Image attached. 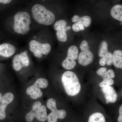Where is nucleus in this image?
Masks as SVG:
<instances>
[{
    "mask_svg": "<svg viewBox=\"0 0 122 122\" xmlns=\"http://www.w3.org/2000/svg\"><path fill=\"white\" fill-rule=\"evenodd\" d=\"M67 22L65 20L58 21L54 25V29L57 31L56 36L58 40L62 42L67 41V36L66 32L71 29L70 26H66Z\"/></svg>",
    "mask_w": 122,
    "mask_h": 122,
    "instance_id": "423d86ee",
    "label": "nucleus"
},
{
    "mask_svg": "<svg viewBox=\"0 0 122 122\" xmlns=\"http://www.w3.org/2000/svg\"><path fill=\"white\" fill-rule=\"evenodd\" d=\"M61 81L66 93L69 96H76L79 93L81 85L74 72L70 71L64 72L62 76Z\"/></svg>",
    "mask_w": 122,
    "mask_h": 122,
    "instance_id": "f03ea898",
    "label": "nucleus"
},
{
    "mask_svg": "<svg viewBox=\"0 0 122 122\" xmlns=\"http://www.w3.org/2000/svg\"><path fill=\"white\" fill-rule=\"evenodd\" d=\"M30 50L33 53L35 57L41 58L42 55H47L50 52L51 46L48 44H42L39 42L32 40L29 44Z\"/></svg>",
    "mask_w": 122,
    "mask_h": 122,
    "instance_id": "39448f33",
    "label": "nucleus"
},
{
    "mask_svg": "<svg viewBox=\"0 0 122 122\" xmlns=\"http://www.w3.org/2000/svg\"><path fill=\"white\" fill-rule=\"evenodd\" d=\"M88 122H106L105 117L100 113L92 114L89 118Z\"/></svg>",
    "mask_w": 122,
    "mask_h": 122,
    "instance_id": "a211bd4d",
    "label": "nucleus"
},
{
    "mask_svg": "<svg viewBox=\"0 0 122 122\" xmlns=\"http://www.w3.org/2000/svg\"><path fill=\"white\" fill-rule=\"evenodd\" d=\"M115 77V75L113 71L112 70L110 69L107 71L106 72L102 78L103 79L107 78L112 79L114 78Z\"/></svg>",
    "mask_w": 122,
    "mask_h": 122,
    "instance_id": "4be33fe9",
    "label": "nucleus"
},
{
    "mask_svg": "<svg viewBox=\"0 0 122 122\" xmlns=\"http://www.w3.org/2000/svg\"><path fill=\"white\" fill-rule=\"evenodd\" d=\"M119 116L118 117V122H122V105L120 106L119 109Z\"/></svg>",
    "mask_w": 122,
    "mask_h": 122,
    "instance_id": "a878e982",
    "label": "nucleus"
},
{
    "mask_svg": "<svg viewBox=\"0 0 122 122\" xmlns=\"http://www.w3.org/2000/svg\"><path fill=\"white\" fill-rule=\"evenodd\" d=\"M111 15L115 20L122 22V5H117L112 8Z\"/></svg>",
    "mask_w": 122,
    "mask_h": 122,
    "instance_id": "ddd939ff",
    "label": "nucleus"
},
{
    "mask_svg": "<svg viewBox=\"0 0 122 122\" xmlns=\"http://www.w3.org/2000/svg\"><path fill=\"white\" fill-rule=\"evenodd\" d=\"M14 29L16 33L21 35L27 34L30 30L31 19L28 12L20 11L14 17Z\"/></svg>",
    "mask_w": 122,
    "mask_h": 122,
    "instance_id": "7ed1b4c3",
    "label": "nucleus"
},
{
    "mask_svg": "<svg viewBox=\"0 0 122 122\" xmlns=\"http://www.w3.org/2000/svg\"><path fill=\"white\" fill-rule=\"evenodd\" d=\"M76 65V61L73 59L67 57L65 59L62 63V66L66 70H70L73 69Z\"/></svg>",
    "mask_w": 122,
    "mask_h": 122,
    "instance_id": "f3484780",
    "label": "nucleus"
},
{
    "mask_svg": "<svg viewBox=\"0 0 122 122\" xmlns=\"http://www.w3.org/2000/svg\"><path fill=\"white\" fill-rule=\"evenodd\" d=\"M109 52L108 50V45L106 41H103L100 45V49L99 52V56L102 57L106 56Z\"/></svg>",
    "mask_w": 122,
    "mask_h": 122,
    "instance_id": "6ab92c4d",
    "label": "nucleus"
},
{
    "mask_svg": "<svg viewBox=\"0 0 122 122\" xmlns=\"http://www.w3.org/2000/svg\"><path fill=\"white\" fill-rule=\"evenodd\" d=\"M47 116L46 108L45 106H41L35 114V117L39 122H45L47 120Z\"/></svg>",
    "mask_w": 122,
    "mask_h": 122,
    "instance_id": "2eb2a0df",
    "label": "nucleus"
},
{
    "mask_svg": "<svg viewBox=\"0 0 122 122\" xmlns=\"http://www.w3.org/2000/svg\"><path fill=\"white\" fill-rule=\"evenodd\" d=\"M80 17L77 15H75L72 17V21L73 22H76L79 21Z\"/></svg>",
    "mask_w": 122,
    "mask_h": 122,
    "instance_id": "bb28decb",
    "label": "nucleus"
},
{
    "mask_svg": "<svg viewBox=\"0 0 122 122\" xmlns=\"http://www.w3.org/2000/svg\"><path fill=\"white\" fill-rule=\"evenodd\" d=\"M107 63V59L106 57L103 56L102 57L99 61V64L102 66H104Z\"/></svg>",
    "mask_w": 122,
    "mask_h": 122,
    "instance_id": "393cba45",
    "label": "nucleus"
},
{
    "mask_svg": "<svg viewBox=\"0 0 122 122\" xmlns=\"http://www.w3.org/2000/svg\"><path fill=\"white\" fill-rule=\"evenodd\" d=\"M12 0H0V3L7 4L11 2Z\"/></svg>",
    "mask_w": 122,
    "mask_h": 122,
    "instance_id": "cd10ccee",
    "label": "nucleus"
},
{
    "mask_svg": "<svg viewBox=\"0 0 122 122\" xmlns=\"http://www.w3.org/2000/svg\"><path fill=\"white\" fill-rule=\"evenodd\" d=\"M102 90L105 95L107 104L109 103H113L116 102L117 96L113 87L111 86H106L102 87Z\"/></svg>",
    "mask_w": 122,
    "mask_h": 122,
    "instance_id": "9b49d317",
    "label": "nucleus"
},
{
    "mask_svg": "<svg viewBox=\"0 0 122 122\" xmlns=\"http://www.w3.org/2000/svg\"><path fill=\"white\" fill-rule=\"evenodd\" d=\"M78 56V62L81 65H88L93 61L94 55L89 49L81 51Z\"/></svg>",
    "mask_w": 122,
    "mask_h": 122,
    "instance_id": "1a4fd4ad",
    "label": "nucleus"
},
{
    "mask_svg": "<svg viewBox=\"0 0 122 122\" xmlns=\"http://www.w3.org/2000/svg\"><path fill=\"white\" fill-rule=\"evenodd\" d=\"M79 22V28H80L81 30H83L85 29V27H84V25L82 24H81Z\"/></svg>",
    "mask_w": 122,
    "mask_h": 122,
    "instance_id": "c85d7f7f",
    "label": "nucleus"
},
{
    "mask_svg": "<svg viewBox=\"0 0 122 122\" xmlns=\"http://www.w3.org/2000/svg\"><path fill=\"white\" fill-rule=\"evenodd\" d=\"M46 106L51 111V113L47 116L48 122H57L58 119H62L65 118L66 111L64 110L57 109L56 101L54 99H49L47 101Z\"/></svg>",
    "mask_w": 122,
    "mask_h": 122,
    "instance_id": "20e7f679",
    "label": "nucleus"
},
{
    "mask_svg": "<svg viewBox=\"0 0 122 122\" xmlns=\"http://www.w3.org/2000/svg\"><path fill=\"white\" fill-rule=\"evenodd\" d=\"M114 83V81L111 78H106L103 79L102 81L99 84L100 87H103L106 86H109L112 85Z\"/></svg>",
    "mask_w": 122,
    "mask_h": 122,
    "instance_id": "412c9836",
    "label": "nucleus"
},
{
    "mask_svg": "<svg viewBox=\"0 0 122 122\" xmlns=\"http://www.w3.org/2000/svg\"><path fill=\"white\" fill-rule=\"evenodd\" d=\"M48 85V82L46 79L44 78H39L36 81L33 85L26 89V93L30 95L35 92L41 90L40 88L45 89L46 88Z\"/></svg>",
    "mask_w": 122,
    "mask_h": 122,
    "instance_id": "9d476101",
    "label": "nucleus"
},
{
    "mask_svg": "<svg viewBox=\"0 0 122 122\" xmlns=\"http://www.w3.org/2000/svg\"><path fill=\"white\" fill-rule=\"evenodd\" d=\"M26 51L17 54L14 57L13 60V69L16 71H19L21 68L27 67L30 64V61Z\"/></svg>",
    "mask_w": 122,
    "mask_h": 122,
    "instance_id": "0eeeda50",
    "label": "nucleus"
},
{
    "mask_svg": "<svg viewBox=\"0 0 122 122\" xmlns=\"http://www.w3.org/2000/svg\"><path fill=\"white\" fill-rule=\"evenodd\" d=\"M14 95L10 92L6 93L0 100V120H3L6 117L5 109L9 104L13 102Z\"/></svg>",
    "mask_w": 122,
    "mask_h": 122,
    "instance_id": "6e6552de",
    "label": "nucleus"
},
{
    "mask_svg": "<svg viewBox=\"0 0 122 122\" xmlns=\"http://www.w3.org/2000/svg\"><path fill=\"white\" fill-rule=\"evenodd\" d=\"M91 20V18L90 16H85L80 17L78 22L82 24L85 27H88L90 25Z\"/></svg>",
    "mask_w": 122,
    "mask_h": 122,
    "instance_id": "aec40b11",
    "label": "nucleus"
},
{
    "mask_svg": "<svg viewBox=\"0 0 122 122\" xmlns=\"http://www.w3.org/2000/svg\"><path fill=\"white\" fill-rule=\"evenodd\" d=\"M113 63L115 67L122 69V51L116 50L113 54Z\"/></svg>",
    "mask_w": 122,
    "mask_h": 122,
    "instance_id": "4468645a",
    "label": "nucleus"
},
{
    "mask_svg": "<svg viewBox=\"0 0 122 122\" xmlns=\"http://www.w3.org/2000/svg\"><path fill=\"white\" fill-rule=\"evenodd\" d=\"M16 48L14 46L8 43H5L0 45V56L9 57L15 53Z\"/></svg>",
    "mask_w": 122,
    "mask_h": 122,
    "instance_id": "f8f14e48",
    "label": "nucleus"
},
{
    "mask_svg": "<svg viewBox=\"0 0 122 122\" xmlns=\"http://www.w3.org/2000/svg\"><path fill=\"white\" fill-rule=\"evenodd\" d=\"M107 69L105 68H102L99 69L97 71V74L98 75L101 76L102 78L103 77L105 73L106 72Z\"/></svg>",
    "mask_w": 122,
    "mask_h": 122,
    "instance_id": "5701e85b",
    "label": "nucleus"
},
{
    "mask_svg": "<svg viewBox=\"0 0 122 122\" xmlns=\"http://www.w3.org/2000/svg\"><path fill=\"white\" fill-rule=\"evenodd\" d=\"M31 12L34 19L38 24L50 25L55 20L54 14L42 5H34L31 9Z\"/></svg>",
    "mask_w": 122,
    "mask_h": 122,
    "instance_id": "f257e3e1",
    "label": "nucleus"
},
{
    "mask_svg": "<svg viewBox=\"0 0 122 122\" xmlns=\"http://www.w3.org/2000/svg\"><path fill=\"white\" fill-rule=\"evenodd\" d=\"M78 50L77 47L73 45L70 46L68 50L67 57L76 60L78 58Z\"/></svg>",
    "mask_w": 122,
    "mask_h": 122,
    "instance_id": "dca6fc26",
    "label": "nucleus"
},
{
    "mask_svg": "<svg viewBox=\"0 0 122 122\" xmlns=\"http://www.w3.org/2000/svg\"><path fill=\"white\" fill-rule=\"evenodd\" d=\"M72 30L74 32H78L80 31V28H79V22H75L73 25L72 26Z\"/></svg>",
    "mask_w": 122,
    "mask_h": 122,
    "instance_id": "b1692460",
    "label": "nucleus"
},
{
    "mask_svg": "<svg viewBox=\"0 0 122 122\" xmlns=\"http://www.w3.org/2000/svg\"><path fill=\"white\" fill-rule=\"evenodd\" d=\"M2 97V94H1V93L0 92V100L1 99V98Z\"/></svg>",
    "mask_w": 122,
    "mask_h": 122,
    "instance_id": "c756f323",
    "label": "nucleus"
}]
</instances>
